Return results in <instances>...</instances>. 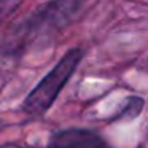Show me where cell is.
<instances>
[{
	"mask_svg": "<svg viewBox=\"0 0 148 148\" xmlns=\"http://www.w3.org/2000/svg\"><path fill=\"white\" fill-rule=\"evenodd\" d=\"M81 5V0H49L24 18L5 35L0 49L7 54L18 53L40 34H49L64 27Z\"/></svg>",
	"mask_w": 148,
	"mask_h": 148,
	"instance_id": "6da1fadb",
	"label": "cell"
},
{
	"mask_svg": "<svg viewBox=\"0 0 148 148\" xmlns=\"http://www.w3.org/2000/svg\"><path fill=\"white\" fill-rule=\"evenodd\" d=\"M83 51L78 48L69 49L62 59L53 67V70L30 91V94L24 100V110L30 115H42L51 107L58 94L69 81L75 69L78 67Z\"/></svg>",
	"mask_w": 148,
	"mask_h": 148,
	"instance_id": "7a4b0ae2",
	"label": "cell"
},
{
	"mask_svg": "<svg viewBox=\"0 0 148 148\" xmlns=\"http://www.w3.org/2000/svg\"><path fill=\"white\" fill-rule=\"evenodd\" d=\"M49 148H110L99 134L88 129H65L56 132L49 140Z\"/></svg>",
	"mask_w": 148,
	"mask_h": 148,
	"instance_id": "3957f363",
	"label": "cell"
},
{
	"mask_svg": "<svg viewBox=\"0 0 148 148\" xmlns=\"http://www.w3.org/2000/svg\"><path fill=\"white\" fill-rule=\"evenodd\" d=\"M19 0H0V21L5 18V14H8V11H11L18 5Z\"/></svg>",
	"mask_w": 148,
	"mask_h": 148,
	"instance_id": "277c9868",
	"label": "cell"
}]
</instances>
